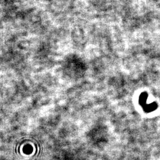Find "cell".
I'll return each mask as SVG.
<instances>
[{
	"label": "cell",
	"instance_id": "obj_1",
	"mask_svg": "<svg viewBox=\"0 0 160 160\" xmlns=\"http://www.w3.org/2000/svg\"><path fill=\"white\" fill-rule=\"evenodd\" d=\"M148 97V94L146 92H143L141 93L139 97V104L142 107V109L145 112L150 113L157 110L158 105L156 102L152 103V104H147L146 101Z\"/></svg>",
	"mask_w": 160,
	"mask_h": 160
},
{
	"label": "cell",
	"instance_id": "obj_2",
	"mask_svg": "<svg viewBox=\"0 0 160 160\" xmlns=\"http://www.w3.org/2000/svg\"><path fill=\"white\" fill-rule=\"evenodd\" d=\"M32 151H33V149L32 148V146H30V145L26 146L24 148V152L26 154H30Z\"/></svg>",
	"mask_w": 160,
	"mask_h": 160
}]
</instances>
